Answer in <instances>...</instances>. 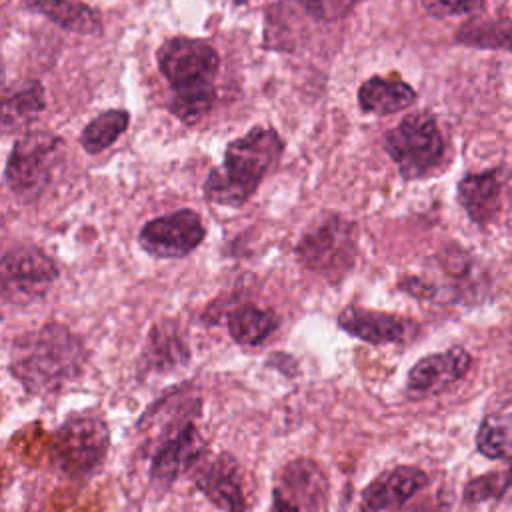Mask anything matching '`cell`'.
<instances>
[{"instance_id": "1", "label": "cell", "mask_w": 512, "mask_h": 512, "mask_svg": "<svg viewBox=\"0 0 512 512\" xmlns=\"http://www.w3.org/2000/svg\"><path fill=\"white\" fill-rule=\"evenodd\" d=\"M84 362L82 340L68 326L48 322L12 342L8 368L26 392L46 396L76 380Z\"/></svg>"}, {"instance_id": "2", "label": "cell", "mask_w": 512, "mask_h": 512, "mask_svg": "<svg viewBox=\"0 0 512 512\" xmlns=\"http://www.w3.org/2000/svg\"><path fill=\"white\" fill-rule=\"evenodd\" d=\"M158 68L172 88L168 110L184 124L200 122L216 100L220 56L202 38L174 36L158 48Z\"/></svg>"}, {"instance_id": "3", "label": "cell", "mask_w": 512, "mask_h": 512, "mask_svg": "<svg viewBox=\"0 0 512 512\" xmlns=\"http://www.w3.org/2000/svg\"><path fill=\"white\" fill-rule=\"evenodd\" d=\"M284 152V140L274 128H252L232 140L224 152L222 166L210 170L204 182V196L212 204L240 208L256 192Z\"/></svg>"}, {"instance_id": "4", "label": "cell", "mask_w": 512, "mask_h": 512, "mask_svg": "<svg viewBox=\"0 0 512 512\" xmlns=\"http://www.w3.org/2000/svg\"><path fill=\"white\" fill-rule=\"evenodd\" d=\"M110 448V430L96 412L70 416L54 436L52 460L70 480L90 478L104 462Z\"/></svg>"}, {"instance_id": "5", "label": "cell", "mask_w": 512, "mask_h": 512, "mask_svg": "<svg viewBox=\"0 0 512 512\" xmlns=\"http://www.w3.org/2000/svg\"><path fill=\"white\" fill-rule=\"evenodd\" d=\"M298 260L330 282H340L356 260V224L330 214L318 220L296 246Z\"/></svg>"}, {"instance_id": "6", "label": "cell", "mask_w": 512, "mask_h": 512, "mask_svg": "<svg viewBox=\"0 0 512 512\" xmlns=\"http://www.w3.org/2000/svg\"><path fill=\"white\" fill-rule=\"evenodd\" d=\"M384 150L406 180H416L432 172L444 158L442 132L428 112L406 116L384 134Z\"/></svg>"}, {"instance_id": "7", "label": "cell", "mask_w": 512, "mask_h": 512, "mask_svg": "<svg viewBox=\"0 0 512 512\" xmlns=\"http://www.w3.org/2000/svg\"><path fill=\"white\" fill-rule=\"evenodd\" d=\"M58 278L54 260L38 248H16L0 258V298L30 304L48 294Z\"/></svg>"}, {"instance_id": "8", "label": "cell", "mask_w": 512, "mask_h": 512, "mask_svg": "<svg viewBox=\"0 0 512 512\" xmlns=\"http://www.w3.org/2000/svg\"><path fill=\"white\" fill-rule=\"evenodd\" d=\"M62 140L48 132H28L12 148L6 162V182L20 196L38 194L50 180Z\"/></svg>"}, {"instance_id": "9", "label": "cell", "mask_w": 512, "mask_h": 512, "mask_svg": "<svg viewBox=\"0 0 512 512\" xmlns=\"http://www.w3.org/2000/svg\"><path fill=\"white\" fill-rule=\"evenodd\" d=\"M204 236L206 228L198 212L182 208L148 220L140 228L138 244L154 258H182L198 248Z\"/></svg>"}, {"instance_id": "10", "label": "cell", "mask_w": 512, "mask_h": 512, "mask_svg": "<svg viewBox=\"0 0 512 512\" xmlns=\"http://www.w3.org/2000/svg\"><path fill=\"white\" fill-rule=\"evenodd\" d=\"M472 366V356L466 348L454 346L444 352L428 354L420 358L408 372V390L412 394L428 396L448 390L462 380Z\"/></svg>"}, {"instance_id": "11", "label": "cell", "mask_w": 512, "mask_h": 512, "mask_svg": "<svg viewBox=\"0 0 512 512\" xmlns=\"http://www.w3.org/2000/svg\"><path fill=\"white\" fill-rule=\"evenodd\" d=\"M430 478L416 466H396L380 474L362 492V512H396L428 486Z\"/></svg>"}, {"instance_id": "12", "label": "cell", "mask_w": 512, "mask_h": 512, "mask_svg": "<svg viewBox=\"0 0 512 512\" xmlns=\"http://www.w3.org/2000/svg\"><path fill=\"white\" fill-rule=\"evenodd\" d=\"M204 440L194 426L186 422L178 432L160 444L152 458L150 476L158 486L174 484L182 474H186L204 454Z\"/></svg>"}, {"instance_id": "13", "label": "cell", "mask_w": 512, "mask_h": 512, "mask_svg": "<svg viewBox=\"0 0 512 512\" xmlns=\"http://www.w3.org/2000/svg\"><path fill=\"white\" fill-rule=\"evenodd\" d=\"M274 490L302 512H322L328 502V480L320 466L308 458L288 462Z\"/></svg>"}, {"instance_id": "14", "label": "cell", "mask_w": 512, "mask_h": 512, "mask_svg": "<svg viewBox=\"0 0 512 512\" xmlns=\"http://www.w3.org/2000/svg\"><path fill=\"white\" fill-rule=\"evenodd\" d=\"M196 488L224 512H246V496L238 462L220 454L196 474Z\"/></svg>"}, {"instance_id": "15", "label": "cell", "mask_w": 512, "mask_h": 512, "mask_svg": "<svg viewBox=\"0 0 512 512\" xmlns=\"http://www.w3.org/2000/svg\"><path fill=\"white\" fill-rule=\"evenodd\" d=\"M338 326L368 344L402 342L414 332V324L406 318L360 306H346L338 314Z\"/></svg>"}, {"instance_id": "16", "label": "cell", "mask_w": 512, "mask_h": 512, "mask_svg": "<svg viewBox=\"0 0 512 512\" xmlns=\"http://www.w3.org/2000/svg\"><path fill=\"white\" fill-rule=\"evenodd\" d=\"M502 176L498 168L470 172L460 178L456 196L472 222L484 226L496 220L502 208Z\"/></svg>"}, {"instance_id": "17", "label": "cell", "mask_w": 512, "mask_h": 512, "mask_svg": "<svg viewBox=\"0 0 512 512\" xmlns=\"http://www.w3.org/2000/svg\"><path fill=\"white\" fill-rule=\"evenodd\" d=\"M44 88L36 80H16L0 84V134L28 128L44 110Z\"/></svg>"}, {"instance_id": "18", "label": "cell", "mask_w": 512, "mask_h": 512, "mask_svg": "<svg viewBox=\"0 0 512 512\" xmlns=\"http://www.w3.org/2000/svg\"><path fill=\"white\" fill-rule=\"evenodd\" d=\"M418 98L416 90L404 80H390L382 76H372L362 82L358 90V104L364 112L370 114H394Z\"/></svg>"}, {"instance_id": "19", "label": "cell", "mask_w": 512, "mask_h": 512, "mask_svg": "<svg viewBox=\"0 0 512 512\" xmlns=\"http://www.w3.org/2000/svg\"><path fill=\"white\" fill-rule=\"evenodd\" d=\"M36 12L58 24L60 28L84 34V36H96L102 32V16L92 6L78 2V0H34L30 4Z\"/></svg>"}, {"instance_id": "20", "label": "cell", "mask_w": 512, "mask_h": 512, "mask_svg": "<svg viewBox=\"0 0 512 512\" xmlns=\"http://www.w3.org/2000/svg\"><path fill=\"white\" fill-rule=\"evenodd\" d=\"M188 348L178 330L170 322H160L152 328L146 348L144 364L150 370H170L188 362Z\"/></svg>"}, {"instance_id": "21", "label": "cell", "mask_w": 512, "mask_h": 512, "mask_svg": "<svg viewBox=\"0 0 512 512\" xmlns=\"http://www.w3.org/2000/svg\"><path fill=\"white\" fill-rule=\"evenodd\" d=\"M278 326L276 316L270 310L246 304L228 314V332L234 342L242 346L262 344Z\"/></svg>"}, {"instance_id": "22", "label": "cell", "mask_w": 512, "mask_h": 512, "mask_svg": "<svg viewBox=\"0 0 512 512\" xmlns=\"http://www.w3.org/2000/svg\"><path fill=\"white\" fill-rule=\"evenodd\" d=\"M130 114L120 108L106 110L92 118L80 134V144L88 154H98L112 146L128 128Z\"/></svg>"}, {"instance_id": "23", "label": "cell", "mask_w": 512, "mask_h": 512, "mask_svg": "<svg viewBox=\"0 0 512 512\" xmlns=\"http://www.w3.org/2000/svg\"><path fill=\"white\" fill-rule=\"evenodd\" d=\"M510 422L508 416L488 414L476 432V450L490 460L510 458Z\"/></svg>"}, {"instance_id": "24", "label": "cell", "mask_w": 512, "mask_h": 512, "mask_svg": "<svg viewBox=\"0 0 512 512\" xmlns=\"http://www.w3.org/2000/svg\"><path fill=\"white\" fill-rule=\"evenodd\" d=\"M456 40L466 46H476V48H504L508 50L510 46V26L508 20H470L464 24Z\"/></svg>"}, {"instance_id": "25", "label": "cell", "mask_w": 512, "mask_h": 512, "mask_svg": "<svg viewBox=\"0 0 512 512\" xmlns=\"http://www.w3.org/2000/svg\"><path fill=\"white\" fill-rule=\"evenodd\" d=\"M510 486V476L508 470L502 472H490L478 478H472L466 486H464V500L470 504H478V502H486V500H498L506 494Z\"/></svg>"}, {"instance_id": "26", "label": "cell", "mask_w": 512, "mask_h": 512, "mask_svg": "<svg viewBox=\"0 0 512 512\" xmlns=\"http://www.w3.org/2000/svg\"><path fill=\"white\" fill-rule=\"evenodd\" d=\"M358 0H300L304 12L316 22H338L346 18Z\"/></svg>"}, {"instance_id": "27", "label": "cell", "mask_w": 512, "mask_h": 512, "mask_svg": "<svg viewBox=\"0 0 512 512\" xmlns=\"http://www.w3.org/2000/svg\"><path fill=\"white\" fill-rule=\"evenodd\" d=\"M486 0H422V8L432 18H452L484 8Z\"/></svg>"}, {"instance_id": "28", "label": "cell", "mask_w": 512, "mask_h": 512, "mask_svg": "<svg viewBox=\"0 0 512 512\" xmlns=\"http://www.w3.org/2000/svg\"><path fill=\"white\" fill-rule=\"evenodd\" d=\"M270 512H302V510L298 506H294L292 502H288L282 494L272 490V508H270Z\"/></svg>"}, {"instance_id": "29", "label": "cell", "mask_w": 512, "mask_h": 512, "mask_svg": "<svg viewBox=\"0 0 512 512\" xmlns=\"http://www.w3.org/2000/svg\"><path fill=\"white\" fill-rule=\"evenodd\" d=\"M2 78H4V64H2V58H0V84H2Z\"/></svg>"}, {"instance_id": "30", "label": "cell", "mask_w": 512, "mask_h": 512, "mask_svg": "<svg viewBox=\"0 0 512 512\" xmlns=\"http://www.w3.org/2000/svg\"><path fill=\"white\" fill-rule=\"evenodd\" d=\"M230 2H232V4H246L248 0H230Z\"/></svg>"}]
</instances>
